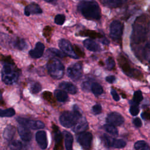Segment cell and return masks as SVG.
<instances>
[{"label":"cell","mask_w":150,"mask_h":150,"mask_svg":"<svg viewBox=\"0 0 150 150\" xmlns=\"http://www.w3.org/2000/svg\"><path fill=\"white\" fill-rule=\"evenodd\" d=\"M78 8L81 14L87 19L98 20L100 18V9L98 4L94 1H82L79 3Z\"/></svg>","instance_id":"1"},{"label":"cell","mask_w":150,"mask_h":150,"mask_svg":"<svg viewBox=\"0 0 150 150\" xmlns=\"http://www.w3.org/2000/svg\"><path fill=\"white\" fill-rule=\"evenodd\" d=\"M81 118V114L77 105H74L73 111H66L62 114L59 120L60 124L64 127L70 128L75 125L78 120Z\"/></svg>","instance_id":"2"},{"label":"cell","mask_w":150,"mask_h":150,"mask_svg":"<svg viewBox=\"0 0 150 150\" xmlns=\"http://www.w3.org/2000/svg\"><path fill=\"white\" fill-rule=\"evenodd\" d=\"M47 68L49 74L55 79H61L64 74V66L58 59H50L47 64Z\"/></svg>","instance_id":"3"},{"label":"cell","mask_w":150,"mask_h":150,"mask_svg":"<svg viewBox=\"0 0 150 150\" xmlns=\"http://www.w3.org/2000/svg\"><path fill=\"white\" fill-rule=\"evenodd\" d=\"M19 77L18 72L11 65L5 64L2 70V80L6 84L11 85L16 83Z\"/></svg>","instance_id":"4"},{"label":"cell","mask_w":150,"mask_h":150,"mask_svg":"<svg viewBox=\"0 0 150 150\" xmlns=\"http://www.w3.org/2000/svg\"><path fill=\"white\" fill-rule=\"evenodd\" d=\"M146 36L145 26L141 23H135L133 25L131 39L134 43L138 44L143 42Z\"/></svg>","instance_id":"5"},{"label":"cell","mask_w":150,"mask_h":150,"mask_svg":"<svg viewBox=\"0 0 150 150\" xmlns=\"http://www.w3.org/2000/svg\"><path fill=\"white\" fill-rule=\"evenodd\" d=\"M123 25L118 21H114L110 24V34L112 39L118 40L121 38L122 34Z\"/></svg>","instance_id":"6"},{"label":"cell","mask_w":150,"mask_h":150,"mask_svg":"<svg viewBox=\"0 0 150 150\" xmlns=\"http://www.w3.org/2000/svg\"><path fill=\"white\" fill-rule=\"evenodd\" d=\"M59 46L65 54L74 59H78V56L74 52L72 45L68 40L66 39L60 40L59 42Z\"/></svg>","instance_id":"7"},{"label":"cell","mask_w":150,"mask_h":150,"mask_svg":"<svg viewBox=\"0 0 150 150\" xmlns=\"http://www.w3.org/2000/svg\"><path fill=\"white\" fill-rule=\"evenodd\" d=\"M68 76L73 80H77L80 78L82 74V67L81 64L75 63L71 64L67 70Z\"/></svg>","instance_id":"8"},{"label":"cell","mask_w":150,"mask_h":150,"mask_svg":"<svg viewBox=\"0 0 150 150\" xmlns=\"http://www.w3.org/2000/svg\"><path fill=\"white\" fill-rule=\"evenodd\" d=\"M17 121L21 125H23L33 129H41L45 127V124L40 121L28 120L21 117L18 118Z\"/></svg>","instance_id":"9"},{"label":"cell","mask_w":150,"mask_h":150,"mask_svg":"<svg viewBox=\"0 0 150 150\" xmlns=\"http://www.w3.org/2000/svg\"><path fill=\"white\" fill-rule=\"evenodd\" d=\"M92 139V134L88 132H83L80 133L77 137V141L85 149H87L90 147Z\"/></svg>","instance_id":"10"},{"label":"cell","mask_w":150,"mask_h":150,"mask_svg":"<svg viewBox=\"0 0 150 150\" xmlns=\"http://www.w3.org/2000/svg\"><path fill=\"white\" fill-rule=\"evenodd\" d=\"M124 121V119L121 115L118 112H113L109 114L107 117V122L114 126L120 125Z\"/></svg>","instance_id":"11"},{"label":"cell","mask_w":150,"mask_h":150,"mask_svg":"<svg viewBox=\"0 0 150 150\" xmlns=\"http://www.w3.org/2000/svg\"><path fill=\"white\" fill-rule=\"evenodd\" d=\"M36 141L42 149H45L47 146V140L46 137V133L43 131H40L37 132L36 134Z\"/></svg>","instance_id":"12"},{"label":"cell","mask_w":150,"mask_h":150,"mask_svg":"<svg viewBox=\"0 0 150 150\" xmlns=\"http://www.w3.org/2000/svg\"><path fill=\"white\" fill-rule=\"evenodd\" d=\"M44 49H45L44 45L41 42H38L36 44L35 48L30 50L29 53L30 57H32V58H35V59L39 58L42 56L44 52Z\"/></svg>","instance_id":"13"},{"label":"cell","mask_w":150,"mask_h":150,"mask_svg":"<svg viewBox=\"0 0 150 150\" xmlns=\"http://www.w3.org/2000/svg\"><path fill=\"white\" fill-rule=\"evenodd\" d=\"M18 133L21 139L24 141H29L32 138V133L28 127L20 125L18 128Z\"/></svg>","instance_id":"14"},{"label":"cell","mask_w":150,"mask_h":150,"mask_svg":"<svg viewBox=\"0 0 150 150\" xmlns=\"http://www.w3.org/2000/svg\"><path fill=\"white\" fill-rule=\"evenodd\" d=\"M42 12L40 7L35 3H31L25 8V15L29 16L30 14H39Z\"/></svg>","instance_id":"15"},{"label":"cell","mask_w":150,"mask_h":150,"mask_svg":"<svg viewBox=\"0 0 150 150\" xmlns=\"http://www.w3.org/2000/svg\"><path fill=\"white\" fill-rule=\"evenodd\" d=\"M88 124L87 121L84 118H80L78 121L73 126V131L77 133H81L84 132L86 129L87 128Z\"/></svg>","instance_id":"16"},{"label":"cell","mask_w":150,"mask_h":150,"mask_svg":"<svg viewBox=\"0 0 150 150\" xmlns=\"http://www.w3.org/2000/svg\"><path fill=\"white\" fill-rule=\"evenodd\" d=\"M118 62L122 70V71L127 74L128 76H132L133 71L129 66V64L128 63V62L126 61V59L123 56H120L118 57Z\"/></svg>","instance_id":"17"},{"label":"cell","mask_w":150,"mask_h":150,"mask_svg":"<svg viewBox=\"0 0 150 150\" xmlns=\"http://www.w3.org/2000/svg\"><path fill=\"white\" fill-rule=\"evenodd\" d=\"M83 44L85 47L90 51L98 52L100 50V47L99 45L92 39H86L83 42Z\"/></svg>","instance_id":"18"},{"label":"cell","mask_w":150,"mask_h":150,"mask_svg":"<svg viewBox=\"0 0 150 150\" xmlns=\"http://www.w3.org/2000/svg\"><path fill=\"white\" fill-rule=\"evenodd\" d=\"M59 87L63 90L73 94L76 93L77 91L76 87L69 82H62L59 84Z\"/></svg>","instance_id":"19"},{"label":"cell","mask_w":150,"mask_h":150,"mask_svg":"<svg viewBox=\"0 0 150 150\" xmlns=\"http://www.w3.org/2000/svg\"><path fill=\"white\" fill-rule=\"evenodd\" d=\"M16 132V128L15 127L12 125H9L6 127L4 131V137L5 139L10 141L13 137Z\"/></svg>","instance_id":"20"},{"label":"cell","mask_w":150,"mask_h":150,"mask_svg":"<svg viewBox=\"0 0 150 150\" xmlns=\"http://www.w3.org/2000/svg\"><path fill=\"white\" fill-rule=\"evenodd\" d=\"M63 134L64 136V142L66 149L72 150V146L73 142V138L72 135L66 131H64L63 132Z\"/></svg>","instance_id":"21"},{"label":"cell","mask_w":150,"mask_h":150,"mask_svg":"<svg viewBox=\"0 0 150 150\" xmlns=\"http://www.w3.org/2000/svg\"><path fill=\"white\" fill-rule=\"evenodd\" d=\"M102 3L110 8H117L121 5V0H101Z\"/></svg>","instance_id":"22"},{"label":"cell","mask_w":150,"mask_h":150,"mask_svg":"<svg viewBox=\"0 0 150 150\" xmlns=\"http://www.w3.org/2000/svg\"><path fill=\"white\" fill-rule=\"evenodd\" d=\"M54 96L56 99L60 102H64L68 98V96L67 93L63 90H55Z\"/></svg>","instance_id":"23"},{"label":"cell","mask_w":150,"mask_h":150,"mask_svg":"<svg viewBox=\"0 0 150 150\" xmlns=\"http://www.w3.org/2000/svg\"><path fill=\"white\" fill-rule=\"evenodd\" d=\"M91 90L94 94L96 96L100 95L103 92V87L97 83H93L91 86Z\"/></svg>","instance_id":"24"},{"label":"cell","mask_w":150,"mask_h":150,"mask_svg":"<svg viewBox=\"0 0 150 150\" xmlns=\"http://www.w3.org/2000/svg\"><path fill=\"white\" fill-rule=\"evenodd\" d=\"M15 114V111L12 108H9L6 110L0 109V117H10L14 115Z\"/></svg>","instance_id":"25"},{"label":"cell","mask_w":150,"mask_h":150,"mask_svg":"<svg viewBox=\"0 0 150 150\" xmlns=\"http://www.w3.org/2000/svg\"><path fill=\"white\" fill-rule=\"evenodd\" d=\"M104 129L107 132L110 133L112 135H118V130L117 128L112 125L111 124H107L104 125Z\"/></svg>","instance_id":"26"},{"label":"cell","mask_w":150,"mask_h":150,"mask_svg":"<svg viewBox=\"0 0 150 150\" xmlns=\"http://www.w3.org/2000/svg\"><path fill=\"white\" fill-rule=\"evenodd\" d=\"M9 146L11 150H20L22 148V143L19 141H12Z\"/></svg>","instance_id":"27"},{"label":"cell","mask_w":150,"mask_h":150,"mask_svg":"<svg viewBox=\"0 0 150 150\" xmlns=\"http://www.w3.org/2000/svg\"><path fill=\"white\" fill-rule=\"evenodd\" d=\"M126 143L122 139H114L112 146L116 148H121L125 146Z\"/></svg>","instance_id":"28"},{"label":"cell","mask_w":150,"mask_h":150,"mask_svg":"<svg viewBox=\"0 0 150 150\" xmlns=\"http://www.w3.org/2000/svg\"><path fill=\"white\" fill-rule=\"evenodd\" d=\"M143 99V96H142V92L139 90L137 91L134 93V101L137 103L138 104L139 102H141Z\"/></svg>","instance_id":"29"},{"label":"cell","mask_w":150,"mask_h":150,"mask_svg":"<svg viewBox=\"0 0 150 150\" xmlns=\"http://www.w3.org/2000/svg\"><path fill=\"white\" fill-rule=\"evenodd\" d=\"M114 140V138H112V137H110L109 136H107L106 135H104L103 137V141L104 144L108 146H112L113 141Z\"/></svg>","instance_id":"30"},{"label":"cell","mask_w":150,"mask_h":150,"mask_svg":"<svg viewBox=\"0 0 150 150\" xmlns=\"http://www.w3.org/2000/svg\"><path fill=\"white\" fill-rule=\"evenodd\" d=\"M144 55L145 59L150 63V43H148L145 46L144 50Z\"/></svg>","instance_id":"31"},{"label":"cell","mask_w":150,"mask_h":150,"mask_svg":"<svg viewBox=\"0 0 150 150\" xmlns=\"http://www.w3.org/2000/svg\"><path fill=\"white\" fill-rule=\"evenodd\" d=\"M65 21V16L62 14L57 15L54 18V22L56 24L62 25Z\"/></svg>","instance_id":"32"},{"label":"cell","mask_w":150,"mask_h":150,"mask_svg":"<svg viewBox=\"0 0 150 150\" xmlns=\"http://www.w3.org/2000/svg\"><path fill=\"white\" fill-rule=\"evenodd\" d=\"M54 140H55L56 144L57 145L60 144L62 140V133L59 129H57V130H54Z\"/></svg>","instance_id":"33"},{"label":"cell","mask_w":150,"mask_h":150,"mask_svg":"<svg viewBox=\"0 0 150 150\" xmlns=\"http://www.w3.org/2000/svg\"><path fill=\"white\" fill-rule=\"evenodd\" d=\"M49 51L50 52V53L59 57H63L65 56V54L62 52V51L58 50V49H54V48H50V49H49Z\"/></svg>","instance_id":"34"},{"label":"cell","mask_w":150,"mask_h":150,"mask_svg":"<svg viewBox=\"0 0 150 150\" xmlns=\"http://www.w3.org/2000/svg\"><path fill=\"white\" fill-rule=\"evenodd\" d=\"M14 45H15V47H16L17 49L22 50L26 46V42L22 39H18V40H16Z\"/></svg>","instance_id":"35"},{"label":"cell","mask_w":150,"mask_h":150,"mask_svg":"<svg viewBox=\"0 0 150 150\" xmlns=\"http://www.w3.org/2000/svg\"><path fill=\"white\" fill-rule=\"evenodd\" d=\"M41 90V86L38 83H33L30 87V90L32 93H38Z\"/></svg>","instance_id":"36"},{"label":"cell","mask_w":150,"mask_h":150,"mask_svg":"<svg viewBox=\"0 0 150 150\" xmlns=\"http://www.w3.org/2000/svg\"><path fill=\"white\" fill-rule=\"evenodd\" d=\"M106 66L108 70H111L115 66V62L113 58L110 57L106 60Z\"/></svg>","instance_id":"37"},{"label":"cell","mask_w":150,"mask_h":150,"mask_svg":"<svg viewBox=\"0 0 150 150\" xmlns=\"http://www.w3.org/2000/svg\"><path fill=\"white\" fill-rule=\"evenodd\" d=\"M146 145V143L144 141H137L134 145V148L135 149L138 150L140 149H142L143 147H144Z\"/></svg>","instance_id":"38"},{"label":"cell","mask_w":150,"mask_h":150,"mask_svg":"<svg viewBox=\"0 0 150 150\" xmlns=\"http://www.w3.org/2000/svg\"><path fill=\"white\" fill-rule=\"evenodd\" d=\"M129 111H130V113L132 115L135 116V115H137L138 114V112L139 111V108H138L137 106H136V105H132L130 107Z\"/></svg>","instance_id":"39"},{"label":"cell","mask_w":150,"mask_h":150,"mask_svg":"<svg viewBox=\"0 0 150 150\" xmlns=\"http://www.w3.org/2000/svg\"><path fill=\"white\" fill-rule=\"evenodd\" d=\"M93 111L94 114H100L101 112V107L100 105L99 104H96L95 105H94L93 107Z\"/></svg>","instance_id":"40"},{"label":"cell","mask_w":150,"mask_h":150,"mask_svg":"<svg viewBox=\"0 0 150 150\" xmlns=\"http://www.w3.org/2000/svg\"><path fill=\"white\" fill-rule=\"evenodd\" d=\"M111 95H112V97H113V98L115 101H117L120 100V97H119L118 94H117V93L116 92V91L115 90L112 89L111 90Z\"/></svg>","instance_id":"41"},{"label":"cell","mask_w":150,"mask_h":150,"mask_svg":"<svg viewBox=\"0 0 150 150\" xmlns=\"http://www.w3.org/2000/svg\"><path fill=\"white\" fill-rule=\"evenodd\" d=\"M115 77L114 76H107L105 78V80L107 82L110 83H112L115 81Z\"/></svg>","instance_id":"42"},{"label":"cell","mask_w":150,"mask_h":150,"mask_svg":"<svg viewBox=\"0 0 150 150\" xmlns=\"http://www.w3.org/2000/svg\"><path fill=\"white\" fill-rule=\"evenodd\" d=\"M134 124L135 126L138 127H140L142 125V122L140 118H136L134 120Z\"/></svg>","instance_id":"43"},{"label":"cell","mask_w":150,"mask_h":150,"mask_svg":"<svg viewBox=\"0 0 150 150\" xmlns=\"http://www.w3.org/2000/svg\"><path fill=\"white\" fill-rule=\"evenodd\" d=\"M142 117L144 119H149L150 118V115L148 112H144L142 114Z\"/></svg>","instance_id":"44"},{"label":"cell","mask_w":150,"mask_h":150,"mask_svg":"<svg viewBox=\"0 0 150 150\" xmlns=\"http://www.w3.org/2000/svg\"><path fill=\"white\" fill-rule=\"evenodd\" d=\"M102 43H104V44H105V45H108V44L109 43V42H108V40L107 39H104V40L102 41Z\"/></svg>","instance_id":"45"},{"label":"cell","mask_w":150,"mask_h":150,"mask_svg":"<svg viewBox=\"0 0 150 150\" xmlns=\"http://www.w3.org/2000/svg\"><path fill=\"white\" fill-rule=\"evenodd\" d=\"M141 150H150V148H149V146H145L144 147H143Z\"/></svg>","instance_id":"46"},{"label":"cell","mask_w":150,"mask_h":150,"mask_svg":"<svg viewBox=\"0 0 150 150\" xmlns=\"http://www.w3.org/2000/svg\"><path fill=\"white\" fill-rule=\"evenodd\" d=\"M45 1L48 2H56L57 0H45Z\"/></svg>","instance_id":"47"},{"label":"cell","mask_w":150,"mask_h":150,"mask_svg":"<svg viewBox=\"0 0 150 150\" xmlns=\"http://www.w3.org/2000/svg\"><path fill=\"white\" fill-rule=\"evenodd\" d=\"M2 101V93L1 91L0 90V102H1Z\"/></svg>","instance_id":"48"},{"label":"cell","mask_w":150,"mask_h":150,"mask_svg":"<svg viewBox=\"0 0 150 150\" xmlns=\"http://www.w3.org/2000/svg\"><path fill=\"white\" fill-rule=\"evenodd\" d=\"M149 39H150V23H149Z\"/></svg>","instance_id":"49"},{"label":"cell","mask_w":150,"mask_h":150,"mask_svg":"<svg viewBox=\"0 0 150 150\" xmlns=\"http://www.w3.org/2000/svg\"><path fill=\"white\" fill-rule=\"evenodd\" d=\"M121 1H122V2H125V1H126L127 0H121Z\"/></svg>","instance_id":"50"}]
</instances>
